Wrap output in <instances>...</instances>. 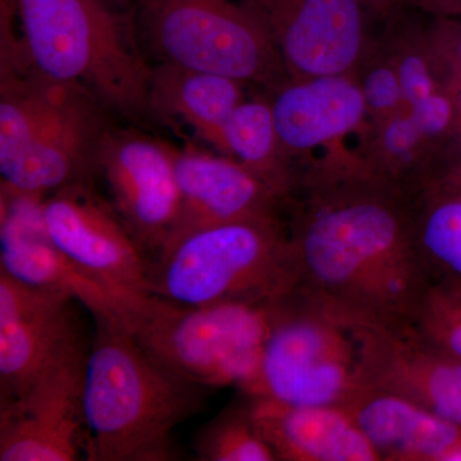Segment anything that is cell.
<instances>
[{
    "mask_svg": "<svg viewBox=\"0 0 461 461\" xmlns=\"http://www.w3.org/2000/svg\"><path fill=\"white\" fill-rule=\"evenodd\" d=\"M287 211L297 295L348 330L415 324L432 278L414 189L339 145L300 165Z\"/></svg>",
    "mask_w": 461,
    "mask_h": 461,
    "instance_id": "obj_1",
    "label": "cell"
},
{
    "mask_svg": "<svg viewBox=\"0 0 461 461\" xmlns=\"http://www.w3.org/2000/svg\"><path fill=\"white\" fill-rule=\"evenodd\" d=\"M93 318L84 382L85 456L173 459V429L202 409L203 386L154 359L113 318Z\"/></svg>",
    "mask_w": 461,
    "mask_h": 461,
    "instance_id": "obj_2",
    "label": "cell"
},
{
    "mask_svg": "<svg viewBox=\"0 0 461 461\" xmlns=\"http://www.w3.org/2000/svg\"><path fill=\"white\" fill-rule=\"evenodd\" d=\"M33 69L89 91L108 111L150 115L151 66L129 17L111 0H14Z\"/></svg>",
    "mask_w": 461,
    "mask_h": 461,
    "instance_id": "obj_3",
    "label": "cell"
},
{
    "mask_svg": "<svg viewBox=\"0 0 461 461\" xmlns=\"http://www.w3.org/2000/svg\"><path fill=\"white\" fill-rule=\"evenodd\" d=\"M149 286L187 306L277 302L296 288L287 222L262 215L193 230L160 251Z\"/></svg>",
    "mask_w": 461,
    "mask_h": 461,
    "instance_id": "obj_4",
    "label": "cell"
},
{
    "mask_svg": "<svg viewBox=\"0 0 461 461\" xmlns=\"http://www.w3.org/2000/svg\"><path fill=\"white\" fill-rule=\"evenodd\" d=\"M275 304L187 306L148 294L121 297L115 321L182 377L203 387L241 390L259 366Z\"/></svg>",
    "mask_w": 461,
    "mask_h": 461,
    "instance_id": "obj_5",
    "label": "cell"
},
{
    "mask_svg": "<svg viewBox=\"0 0 461 461\" xmlns=\"http://www.w3.org/2000/svg\"><path fill=\"white\" fill-rule=\"evenodd\" d=\"M136 39L157 63L257 85L272 93L286 83L277 48L240 0H135Z\"/></svg>",
    "mask_w": 461,
    "mask_h": 461,
    "instance_id": "obj_6",
    "label": "cell"
},
{
    "mask_svg": "<svg viewBox=\"0 0 461 461\" xmlns=\"http://www.w3.org/2000/svg\"><path fill=\"white\" fill-rule=\"evenodd\" d=\"M357 345L351 330L295 291L276 302L254 377L242 395L293 405H336L357 382Z\"/></svg>",
    "mask_w": 461,
    "mask_h": 461,
    "instance_id": "obj_7",
    "label": "cell"
},
{
    "mask_svg": "<svg viewBox=\"0 0 461 461\" xmlns=\"http://www.w3.org/2000/svg\"><path fill=\"white\" fill-rule=\"evenodd\" d=\"M107 112L89 91L66 84L26 147L0 167L2 191L42 200L69 187L94 185L113 131Z\"/></svg>",
    "mask_w": 461,
    "mask_h": 461,
    "instance_id": "obj_8",
    "label": "cell"
},
{
    "mask_svg": "<svg viewBox=\"0 0 461 461\" xmlns=\"http://www.w3.org/2000/svg\"><path fill=\"white\" fill-rule=\"evenodd\" d=\"M259 21L290 78L355 75L375 35L362 0H240Z\"/></svg>",
    "mask_w": 461,
    "mask_h": 461,
    "instance_id": "obj_9",
    "label": "cell"
},
{
    "mask_svg": "<svg viewBox=\"0 0 461 461\" xmlns=\"http://www.w3.org/2000/svg\"><path fill=\"white\" fill-rule=\"evenodd\" d=\"M41 214L57 248L112 295L120 299L150 294L148 257L94 185L69 187L42 199Z\"/></svg>",
    "mask_w": 461,
    "mask_h": 461,
    "instance_id": "obj_10",
    "label": "cell"
},
{
    "mask_svg": "<svg viewBox=\"0 0 461 461\" xmlns=\"http://www.w3.org/2000/svg\"><path fill=\"white\" fill-rule=\"evenodd\" d=\"M87 351L77 346L21 395L0 402V461H74L85 456Z\"/></svg>",
    "mask_w": 461,
    "mask_h": 461,
    "instance_id": "obj_11",
    "label": "cell"
},
{
    "mask_svg": "<svg viewBox=\"0 0 461 461\" xmlns=\"http://www.w3.org/2000/svg\"><path fill=\"white\" fill-rule=\"evenodd\" d=\"M350 330L357 345V382L461 426V357L415 324Z\"/></svg>",
    "mask_w": 461,
    "mask_h": 461,
    "instance_id": "obj_12",
    "label": "cell"
},
{
    "mask_svg": "<svg viewBox=\"0 0 461 461\" xmlns=\"http://www.w3.org/2000/svg\"><path fill=\"white\" fill-rule=\"evenodd\" d=\"M176 150L132 131L109 135L100 163L111 203L153 263L165 247L180 204Z\"/></svg>",
    "mask_w": 461,
    "mask_h": 461,
    "instance_id": "obj_13",
    "label": "cell"
},
{
    "mask_svg": "<svg viewBox=\"0 0 461 461\" xmlns=\"http://www.w3.org/2000/svg\"><path fill=\"white\" fill-rule=\"evenodd\" d=\"M66 294L21 284L0 272V402L14 399L83 345Z\"/></svg>",
    "mask_w": 461,
    "mask_h": 461,
    "instance_id": "obj_14",
    "label": "cell"
},
{
    "mask_svg": "<svg viewBox=\"0 0 461 461\" xmlns=\"http://www.w3.org/2000/svg\"><path fill=\"white\" fill-rule=\"evenodd\" d=\"M282 145L300 163L368 129L366 99L355 75L288 78L267 93ZM300 168V167H299Z\"/></svg>",
    "mask_w": 461,
    "mask_h": 461,
    "instance_id": "obj_15",
    "label": "cell"
},
{
    "mask_svg": "<svg viewBox=\"0 0 461 461\" xmlns=\"http://www.w3.org/2000/svg\"><path fill=\"white\" fill-rule=\"evenodd\" d=\"M175 159L180 204L163 249L195 230L244 218L280 215L282 209H287L266 182L229 157L185 149L176 150Z\"/></svg>",
    "mask_w": 461,
    "mask_h": 461,
    "instance_id": "obj_16",
    "label": "cell"
},
{
    "mask_svg": "<svg viewBox=\"0 0 461 461\" xmlns=\"http://www.w3.org/2000/svg\"><path fill=\"white\" fill-rule=\"evenodd\" d=\"M41 202L2 191L0 272L21 284L72 296L93 317L115 320L117 297L87 277L51 241Z\"/></svg>",
    "mask_w": 461,
    "mask_h": 461,
    "instance_id": "obj_17",
    "label": "cell"
},
{
    "mask_svg": "<svg viewBox=\"0 0 461 461\" xmlns=\"http://www.w3.org/2000/svg\"><path fill=\"white\" fill-rule=\"evenodd\" d=\"M338 406L371 442L379 461H446L461 445L459 424L357 381Z\"/></svg>",
    "mask_w": 461,
    "mask_h": 461,
    "instance_id": "obj_18",
    "label": "cell"
},
{
    "mask_svg": "<svg viewBox=\"0 0 461 461\" xmlns=\"http://www.w3.org/2000/svg\"><path fill=\"white\" fill-rule=\"evenodd\" d=\"M258 432L280 461H379L344 409L248 396Z\"/></svg>",
    "mask_w": 461,
    "mask_h": 461,
    "instance_id": "obj_19",
    "label": "cell"
},
{
    "mask_svg": "<svg viewBox=\"0 0 461 461\" xmlns=\"http://www.w3.org/2000/svg\"><path fill=\"white\" fill-rule=\"evenodd\" d=\"M245 84L226 76L157 63L151 66V115L177 120L217 150L223 126L244 102Z\"/></svg>",
    "mask_w": 461,
    "mask_h": 461,
    "instance_id": "obj_20",
    "label": "cell"
},
{
    "mask_svg": "<svg viewBox=\"0 0 461 461\" xmlns=\"http://www.w3.org/2000/svg\"><path fill=\"white\" fill-rule=\"evenodd\" d=\"M415 236L432 281L461 285V157L453 151L414 189Z\"/></svg>",
    "mask_w": 461,
    "mask_h": 461,
    "instance_id": "obj_21",
    "label": "cell"
},
{
    "mask_svg": "<svg viewBox=\"0 0 461 461\" xmlns=\"http://www.w3.org/2000/svg\"><path fill=\"white\" fill-rule=\"evenodd\" d=\"M217 151L266 182L288 206L300 168L282 145L268 96L245 99L230 115Z\"/></svg>",
    "mask_w": 461,
    "mask_h": 461,
    "instance_id": "obj_22",
    "label": "cell"
},
{
    "mask_svg": "<svg viewBox=\"0 0 461 461\" xmlns=\"http://www.w3.org/2000/svg\"><path fill=\"white\" fill-rule=\"evenodd\" d=\"M195 450L203 461H277L258 432L245 395L206 424Z\"/></svg>",
    "mask_w": 461,
    "mask_h": 461,
    "instance_id": "obj_23",
    "label": "cell"
},
{
    "mask_svg": "<svg viewBox=\"0 0 461 461\" xmlns=\"http://www.w3.org/2000/svg\"><path fill=\"white\" fill-rule=\"evenodd\" d=\"M355 77L366 99L368 129H373L395 113L402 100L395 54L386 33L375 36Z\"/></svg>",
    "mask_w": 461,
    "mask_h": 461,
    "instance_id": "obj_24",
    "label": "cell"
},
{
    "mask_svg": "<svg viewBox=\"0 0 461 461\" xmlns=\"http://www.w3.org/2000/svg\"><path fill=\"white\" fill-rule=\"evenodd\" d=\"M415 326L437 344L461 357V285L432 281Z\"/></svg>",
    "mask_w": 461,
    "mask_h": 461,
    "instance_id": "obj_25",
    "label": "cell"
},
{
    "mask_svg": "<svg viewBox=\"0 0 461 461\" xmlns=\"http://www.w3.org/2000/svg\"><path fill=\"white\" fill-rule=\"evenodd\" d=\"M429 17V36L437 56L461 74V17Z\"/></svg>",
    "mask_w": 461,
    "mask_h": 461,
    "instance_id": "obj_26",
    "label": "cell"
},
{
    "mask_svg": "<svg viewBox=\"0 0 461 461\" xmlns=\"http://www.w3.org/2000/svg\"><path fill=\"white\" fill-rule=\"evenodd\" d=\"M430 17H461V0H400Z\"/></svg>",
    "mask_w": 461,
    "mask_h": 461,
    "instance_id": "obj_27",
    "label": "cell"
},
{
    "mask_svg": "<svg viewBox=\"0 0 461 461\" xmlns=\"http://www.w3.org/2000/svg\"><path fill=\"white\" fill-rule=\"evenodd\" d=\"M446 67V66H445ZM448 78H450L451 90H453L454 104H455V142H456L457 156L461 157V74L453 69L447 68Z\"/></svg>",
    "mask_w": 461,
    "mask_h": 461,
    "instance_id": "obj_28",
    "label": "cell"
},
{
    "mask_svg": "<svg viewBox=\"0 0 461 461\" xmlns=\"http://www.w3.org/2000/svg\"><path fill=\"white\" fill-rule=\"evenodd\" d=\"M373 20L382 21L399 5L400 0H362Z\"/></svg>",
    "mask_w": 461,
    "mask_h": 461,
    "instance_id": "obj_29",
    "label": "cell"
},
{
    "mask_svg": "<svg viewBox=\"0 0 461 461\" xmlns=\"http://www.w3.org/2000/svg\"><path fill=\"white\" fill-rule=\"evenodd\" d=\"M111 2H113L114 5H122L123 0H111Z\"/></svg>",
    "mask_w": 461,
    "mask_h": 461,
    "instance_id": "obj_30",
    "label": "cell"
}]
</instances>
